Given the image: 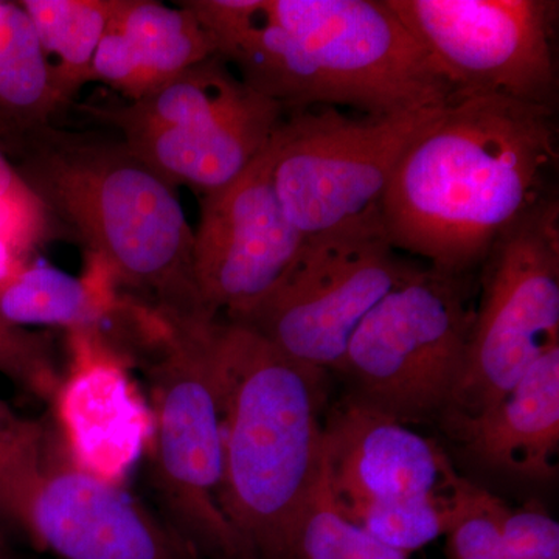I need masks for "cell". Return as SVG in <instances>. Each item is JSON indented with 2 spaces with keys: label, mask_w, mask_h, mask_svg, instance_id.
Listing matches in <instances>:
<instances>
[{
  "label": "cell",
  "mask_w": 559,
  "mask_h": 559,
  "mask_svg": "<svg viewBox=\"0 0 559 559\" xmlns=\"http://www.w3.org/2000/svg\"><path fill=\"white\" fill-rule=\"evenodd\" d=\"M272 167L274 138L238 178L202 197L191 259L202 307L212 318L230 319L257 304L304 242L280 204Z\"/></svg>",
  "instance_id": "11"
},
{
  "label": "cell",
  "mask_w": 559,
  "mask_h": 559,
  "mask_svg": "<svg viewBox=\"0 0 559 559\" xmlns=\"http://www.w3.org/2000/svg\"><path fill=\"white\" fill-rule=\"evenodd\" d=\"M83 277H73L38 259L0 285V318L13 325L57 326L68 333L123 330L134 299L121 293L100 260L86 255Z\"/></svg>",
  "instance_id": "19"
},
{
  "label": "cell",
  "mask_w": 559,
  "mask_h": 559,
  "mask_svg": "<svg viewBox=\"0 0 559 559\" xmlns=\"http://www.w3.org/2000/svg\"><path fill=\"white\" fill-rule=\"evenodd\" d=\"M55 439V425L20 417L0 400V520L10 521Z\"/></svg>",
  "instance_id": "26"
},
{
  "label": "cell",
  "mask_w": 559,
  "mask_h": 559,
  "mask_svg": "<svg viewBox=\"0 0 559 559\" xmlns=\"http://www.w3.org/2000/svg\"><path fill=\"white\" fill-rule=\"evenodd\" d=\"M296 559L411 558L409 555L390 549L366 530L342 516L331 503L325 480L322 479L301 521Z\"/></svg>",
  "instance_id": "25"
},
{
  "label": "cell",
  "mask_w": 559,
  "mask_h": 559,
  "mask_svg": "<svg viewBox=\"0 0 559 559\" xmlns=\"http://www.w3.org/2000/svg\"><path fill=\"white\" fill-rule=\"evenodd\" d=\"M218 57L242 83L288 110L331 106L310 55L280 24L270 0H186Z\"/></svg>",
  "instance_id": "16"
},
{
  "label": "cell",
  "mask_w": 559,
  "mask_h": 559,
  "mask_svg": "<svg viewBox=\"0 0 559 559\" xmlns=\"http://www.w3.org/2000/svg\"><path fill=\"white\" fill-rule=\"evenodd\" d=\"M53 73L62 106L92 83V62L117 0H22Z\"/></svg>",
  "instance_id": "22"
},
{
  "label": "cell",
  "mask_w": 559,
  "mask_h": 559,
  "mask_svg": "<svg viewBox=\"0 0 559 559\" xmlns=\"http://www.w3.org/2000/svg\"><path fill=\"white\" fill-rule=\"evenodd\" d=\"M455 95L555 106L550 0H385Z\"/></svg>",
  "instance_id": "10"
},
{
  "label": "cell",
  "mask_w": 559,
  "mask_h": 559,
  "mask_svg": "<svg viewBox=\"0 0 559 559\" xmlns=\"http://www.w3.org/2000/svg\"><path fill=\"white\" fill-rule=\"evenodd\" d=\"M457 471L437 443L345 396L323 423V480L342 516L400 500L448 498Z\"/></svg>",
  "instance_id": "13"
},
{
  "label": "cell",
  "mask_w": 559,
  "mask_h": 559,
  "mask_svg": "<svg viewBox=\"0 0 559 559\" xmlns=\"http://www.w3.org/2000/svg\"><path fill=\"white\" fill-rule=\"evenodd\" d=\"M0 373L25 392L53 403L62 378L49 334L13 325L0 318Z\"/></svg>",
  "instance_id": "27"
},
{
  "label": "cell",
  "mask_w": 559,
  "mask_h": 559,
  "mask_svg": "<svg viewBox=\"0 0 559 559\" xmlns=\"http://www.w3.org/2000/svg\"><path fill=\"white\" fill-rule=\"evenodd\" d=\"M0 559H3V544H2V539H0Z\"/></svg>",
  "instance_id": "30"
},
{
  "label": "cell",
  "mask_w": 559,
  "mask_h": 559,
  "mask_svg": "<svg viewBox=\"0 0 559 559\" xmlns=\"http://www.w3.org/2000/svg\"><path fill=\"white\" fill-rule=\"evenodd\" d=\"M62 108L31 20L20 3L0 0V151L9 156Z\"/></svg>",
  "instance_id": "21"
},
{
  "label": "cell",
  "mask_w": 559,
  "mask_h": 559,
  "mask_svg": "<svg viewBox=\"0 0 559 559\" xmlns=\"http://www.w3.org/2000/svg\"><path fill=\"white\" fill-rule=\"evenodd\" d=\"M500 503L502 500L488 489L463 477L451 525L444 535V558L525 559L500 528Z\"/></svg>",
  "instance_id": "24"
},
{
  "label": "cell",
  "mask_w": 559,
  "mask_h": 559,
  "mask_svg": "<svg viewBox=\"0 0 559 559\" xmlns=\"http://www.w3.org/2000/svg\"><path fill=\"white\" fill-rule=\"evenodd\" d=\"M55 230L38 198L0 200V285L31 263Z\"/></svg>",
  "instance_id": "28"
},
{
  "label": "cell",
  "mask_w": 559,
  "mask_h": 559,
  "mask_svg": "<svg viewBox=\"0 0 559 559\" xmlns=\"http://www.w3.org/2000/svg\"><path fill=\"white\" fill-rule=\"evenodd\" d=\"M559 347V207L544 197L492 246L484 261L465 366L444 423L495 403Z\"/></svg>",
  "instance_id": "7"
},
{
  "label": "cell",
  "mask_w": 559,
  "mask_h": 559,
  "mask_svg": "<svg viewBox=\"0 0 559 559\" xmlns=\"http://www.w3.org/2000/svg\"><path fill=\"white\" fill-rule=\"evenodd\" d=\"M476 307L471 274L418 267L353 333L336 367L347 396L404 425L443 417L465 366Z\"/></svg>",
  "instance_id": "5"
},
{
  "label": "cell",
  "mask_w": 559,
  "mask_h": 559,
  "mask_svg": "<svg viewBox=\"0 0 559 559\" xmlns=\"http://www.w3.org/2000/svg\"><path fill=\"white\" fill-rule=\"evenodd\" d=\"M253 94L223 58L213 55L139 100L84 105L80 110L127 138L204 123L238 108Z\"/></svg>",
  "instance_id": "20"
},
{
  "label": "cell",
  "mask_w": 559,
  "mask_h": 559,
  "mask_svg": "<svg viewBox=\"0 0 559 559\" xmlns=\"http://www.w3.org/2000/svg\"><path fill=\"white\" fill-rule=\"evenodd\" d=\"M213 55L207 32L182 3L117 0L92 62V81L135 102Z\"/></svg>",
  "instance_id": "17"
},
{
  "label": "cell",
  "mask_w": 559,
  "mask_h": 559,
  "mask_svg": "<svg viewBox=\"0 0 559 559\" xmlns=\"http://www.w3.org/2000/svg\"><path fill=\"white\" fill-rule=\"evenodd\" d=\"M285 116L278 103L255 94L204 123L138 132L121 140L173 186L190 187L204 197L238 178L266 148Z\"/></svg>",
  "instance_id": "18"
},
{
  "label": "cell",
  "mask_w": 559,
  "mask_h": 559,
  "mask_svg": "<svg viewBox=\"0 0 559 559\" xmlns=\"http://www.w3.org/2000/svg\"><path fill=\"white\" fill-rule=\"evenodd\" d=\"M31 197L35 194L25 186L9 157L0 151V200H25Z\"/></svg>",
  "instance_id": "29"
},
{
  "label": "cell",
  "mask_w": 559,
  "mask_h": 559,
  "mask_svg": "<svg viewBox=\"0 0 559 559\" xmlns=\"http://www.w3.org/2000/svg\"><path fill=\"white\" fill-rule=\"evenodd\" d=\"M25 186L120 290L171 319H215L193 277V229L170 180L123 142L49 127L9 154Z\"/></svg>",
  "instance_id": "2"
},
{
  "label": "cell",
  "mask_w": 559,
  "mask_h": 559,
  "mask_svg": "<svg viewBox=\"0 0 559 559\" xmlns=\"http://www.w3.org/2000/svg\"><path fill=\"white\" fill-rule=\"evenodd\" d=\"M270 7L310 55L331 106L390 116L444 108L454 98L385 0H270Z\"/></svg>",
  "instance_id": "9"
},
{
  "label": "cell",
  "mask_w": 559,
  "mask_h": 559,
  "mask_svg": "<svg viewBox=\"0 0 559 559\" xmlns=\"http://www.w3.org/2000/svg\"><path fill=\"white\" fill-rule=\"evenodd\" d=\"M459 487L454 495L448 498L381 503L360 509L344 518L366 530L370 536L390 549L411 555L447 535L454 514Z\"/></svg>",
  "instance_id": "23"
},
{
  "label": "cell",
  "mask_w": 559,
  "mask_h": 559,
  "mask_svg": "<svg viewBox=\"0 0 559 559\" xmlns=\"http://www.w3.org/2000/svg\"><path fill=\"white\" fill-rule=\"evenodd\" d=\"M477 465L546 484L559 469V347L536 360L500 399L473 417L447 421Z\"/></svg>",
  "instance_id": "15"
},
{
  "label": "cell",
  "mask_w": 559,
  "mask_h": 559,
  "mask_svg": "<svg viewBox=\"0 0 559 559\" xmlns=\"http://www.w3.org/2000/svg\"><path fill=\"white\" fill-rule=\"evenodd\" d=\"M219 319H168L148 348L151 473L171 525L200 557L250 559L223 506Z\"/></svg>",
  "instance_id": "4"
},
{
  "label": "cell",
  "mask_w": 559,
  "mask_h": 559,
  "mask_svg": "<svg viewBox=\"0 0 559 559\" xmlns=\"http://www.w3.org/2000/svg\"><path fill=\"white\" fill-rule=\"evenodd\" d=\"M417 270L390 245L380 210L305 237L278 282L226 322L259 334L297 362L336 370L362 319Z\"/></svg>",
  "instance_id": "6"
},
{
  "label": "cell",
  "mask_w": 559,
  "mask_h": 559,
  "mask_svg": "<svg viewBox=\"0 0 559 559\" xmlns=\"http://www.w3.org/2000/svg\"><path fill=\"white\" fill-rule=\"evenodd\" d=\"M10 522L60 559L201 558L121 485L76 466L60 433Z\"/></svg>",
  "instance_id": "12"
},
{
  "label": "cell",
  "mask_w": 559,
  "mask_h": 559,
  "mask_svg": "<svg viewBox=\"0 0 559 559\" xmlns=\"http://www.w3.org/2000/svg\"><path fill=\"white\" fill-rule=\"evenodd\" d=\"M224 514L250 559H296L305 513L323 479L329 371L218 320Z\"/></svg>",
  "instance_id": "3"
},
{
  "label": "cell",
  "mask_w": 559,
  "mask_h": 559,
  "mask_svg": "<svg viewBox=\"0 0 559 559\" xmlns=\"http://www.w3.org/2000/svg\"><path fill=\"white\" fill-rule=\"evenodd\" d=\"M558 160L551 106L455 95L403 156L381 201L390 245L448 274H471L544 198Z\"/></svg>",
  "instance_id": "1"
},
{
  "label": "cell",
  "mask_w": 559,
  "mask_h": 559,
  "mask_svg": "<svg viewBox=\"0 0 559 559\" xmlns=\"http://www.w3.org/2000/svg\"><path fill=\"white\" fill-rule=\"evenodd\" d=\"M440 109L352 116L337 106L288 110L274 135L280 204L304 237L380 212L404 151Z\"/></svg>",
  "instance_id": "8"
},
{
  "label": "cell",
  "mask_w": 559,
  "mask_h": 559,
  "mask_svg": "<svg viewBox=\"0 0 559 559\" xmlns=\"http://www.w3.org/2000/svg\"><path fill=\"white\" fill-rule=\"evenodd\" d=\"M72 367L53 400L55 428L76 466L121 485L148 450L153 418L124 353L97 333H69Z\"/></svg>",
  "instance_id": "14"
}]
</instances>
